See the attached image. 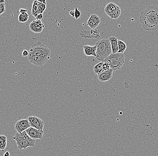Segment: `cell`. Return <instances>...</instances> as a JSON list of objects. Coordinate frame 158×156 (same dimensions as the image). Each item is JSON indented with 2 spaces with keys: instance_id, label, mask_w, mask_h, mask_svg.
<instances>
[{
  "instance_id": "6da1fadb",
  "label": "cell",
  "mask_w": 158,
  "mask_h": 156,
  "mask_svg": "<svg viewBox=\"0 0 158 156\" xmlns=\"http://www.w3.org/2000/svg\"><path fill=\"white\" fill-rule=\"evenodd\" d=\"M51 56V50L41 42L32 45L27 57L28 61L35 66H43Z\"/></svg>"
},
{
  "instance_id": "7a4b0ae2",
  "label": "cell",
  "mask_w": 158,
  "mask_h": 156,
  "mask_svg": "<svg viewBox=\"0 0 158 156\" xmlns=\"http://www.w3.org/2000/svg\"><path fill=\"white\" fill-rule=\"evenodd\" d=\"M141 26L146 30L152 31L158 28V8L149 6L141 12L140 17Z\"/></svg>"
},
{
  "instance_id": "3957f363",
  "label": "cell",
  "mask_w": 158,
  "mask_h": 156,
  "mask_svg": "<svg viewBox=\"0 0 158 156\" xmlns=\"http://www.w3.org/2000/svg\"><path fill=\"white\" fill-rule=\"evenodd\" d=\"M96 46L97 47L96 58L101 62H104L112 54L111 44L109 39H103L98 41L96 44Z\"/></svg>"
},
{
  "instance_id": "277c9868",
  "label": "cell",
  "mask_w": 158,
  "mask_h": 156,
  "mask_svg": "<svg viewBox=\"0 0 158 156\" xmlns=\"http://www.w3.org/2000/svg\"><path fill=\"white\" fill-rule=\"evenodd\" d=\"M13 139L15 141L19 150L26 149L29 147H34L36 145V140L31 138L26 131L16 133Z\"/></svg>"
},
{
  "instance_id": "5b68a950",
  "label": "cell",
  "mask_w": 158,
  "mask_h": 156,
  "mask_svg": "<svg viewBox=\"0 0 158 156\" xmlns=\"http://www.w3.org/2000/svg\"><path fill=\"white\" fill-rule=\"evenodd\" d=\"M104 62L108 63L113 71L118 70L125 64V56L123 54H112Z\"/></svg>"
},
{
  "instance_id": "8992f818",
  "label": "cell",
  "mask_w": 158,
  "mask_h": 156,
  "mask_svg": "<svg viewBox=\"0 0 158 156\" xmlns=\"http://www.w3.org/2000/svg\"><path fill=\"white\" fill-rule=\"evenodd\" d=\"M104 11L111 19H116L121 15V8L118 5L113 2L108 3L104 9Z\"/></svg>"
},
{
  "instance_id": "52a82bcc",
  "label": "cell",
  "mask_w": 158,
  "mask_h": 156,
  "mask_svg": "<svg viewBox=\"0 0 158 156\" xmlns=\"http://www.w3.org/2000/svg\"><path fill=\"white\" fill-rule=\"evenodd\" d=\"M27 119L30 123L31 127L43 131L45 123L42 119L36 116H29Z\"/></svg>"
},
{
  "instance_id": "ba28073f",
  "label": "cell",
  "mask_w": 158,
  "mask_h": 156,
  "mask_svg": "<svg viewBox=\"0 0 158 156\" xmlns=\"http://www.w3.org/2000/svg\"><path fill=\"white\" fill-rule=\"evenodd\" d=\"M30 127H31L30 123L27 119H23L18 121L15 124V129L18 133L26 131Z\"/></svg>"
},
{
  "instance_id": "9c48e42d",
  "label": "cell",
  "mask_w": 158,
  "mask_h": 156,
  "mask_svg": "<svg viewBox=\"0 0 158 156\" xmlns=\"http://www.w3.org/2000/svg\"><path fill=\"white\" fill-rule=\"evenodd\" d=\"M80 35L82 38L85 39L89 38H95L99 39L100 37L99 31L95 29H91L90 30L82 31L80 33Z\"/></svg>"
},
{
  "instance_id": "30bf717a",
  "label": "cell",
  "mask_w": 158,
  "mask_h": 156,
  "mask_svg": "<svg viewBox=\"0 0 158 156\" xmlns=\"http://www.w3.org/2000/svg\"><path fill=\"white\" fill-rule=\"evenodd\" d=\"M27 135L31 138L33 139H42L43 138L44 131L38 130L36 128L31 127L26 131Z\"/></svg>"
},
{
  "instance_id": "8fae6325",
  "label": "cell",
  "mask_w": 158,
  "mask_h": 156,
  "mask_svg": "<svg viewBox=\"0 0 158 156\" xmlns=\"http://www.w3.org/2000/svg\"><path fill=\"white\" fill-rule=\"evenodd\" d=\"M45 26L41 20H34L31 23L29 28L31 31L35 33H40L42 31Z\"/></svg>"
},
{
  "instance_id": "7c38bea8",
  "label": "cell",
  "mask_w": 158,
  "mask_h": 156,
  "mask_svg": "<svg viewBox=\"0 0 158 156\" xmlns=\"http://www.w3.org/2000/svg\"><path fill=\"white\" fill-rule=\"evenodd\" d=\"M101 23L100 18L96 14H92L87 21V25L91 29H95Z\"/></svg>"
},
{
  "instance_id": "4fadbf2b",
  "label": "cell",
  "mask_w": 158,
  "mask_h": 156,
  "mask_svg": "<svg viewBox=\"0 0 158 156\" xmlns=\"http://www.w3.org/2000/svg\"><path fill=\"white\" fill-rule=\"evenodd\" d=\"M113 72V70L111 68L109 70L104 72L100 74L97 75L99 80L103 82L109 81L112 78Z\"/></svg>"
},
{
  "instance_id": "5bb4252c",
  "label": "cell",
  "mask_w": 158,
  "mask_h": 156,
  "mask_svg": "<svg viewBox=\"0 0 158 156\" xmlns=\"http://www.w3.org/2000/svg\"><path fill=\"white\" fill-rule=\"evenodd\" d=\"M85 55L87 56L96 57L97 47L95 46H91L89 45H85L83 47Z\"/></svg>"
},
{
  "instance_id": "9a60e30c",
  "label": "cell",
  "mask_w": 158,
  "mask_h": 156,
  "mask_svg": "<svg viewBox=\"0 0 158 156\" xmlns=\"http://www.w3.org/2000/svg\"><path fill=\"white\" fill-rule=\"evenodd\" d=\"M109 39L111 44L112 54L118 53L119 51V49L118 40L117 38L115 36H111L109 38Z\"/></svg>"
},
{
  "instance_id": "2e32d148",
  "label": "cell",
  "mask_w": 158,
  "mask_h": 156,
  "mask_svg": "<svg viewBox=\"0 0 158 156\" xmlns=\"http://www.w3.org/2000/svg\"><path fill=\"white\" fill-rule=\"evenodd\" d=\"M31 14L35 18L38 15L40 14V9H39V2L37 0L34 1L31 9Z\"/></svg>"
},
{
  "instance_id": "e0dca14e",
  "label": "cell",
  "mask_w": 158,
  "mask_h": 156,
  "mask_svg": "<svg viewBox=\"0 0 158 156\" xmlns=\"http://www.w3.org/2000/svg\"><path fill=\"white\" fill-rule=\"evenodd\" d=\"M7 137L5 135H0V149L4 151L7 146Z\"/></svg>"
},
{
  "instance_id": "ac0fdd59",
  "label": "cell",
  "mask_w": 158,
  "mask_h": 156,
  "mask_svg": "<svg viewBox=\"0 0 158 156\" xmlns=\"http://www.w3.org/2000/svg\"><path fill=\"white\" fill-rule=\"evenodd\" d=\"M118 46L119 49L118 53H124L127 48V45L126 43L121 40H118Z\"/></svg>"
},
{
  "instance_id": "d6986e66",
  "label": "cell",
  "mask_w": 158,
  "mask_h": 156,
  "mask_svg": "<svg viewBox=\"0 0 158 156\" xmlns=\"http://www.w3.org/2000/svg\"><path fill=\"white\" fill-rule=\"evenodd\" d=\"M103 64V62H101L99 63V64H97L96 65H95L94 68H93V70H94L95 74L97 75L100 74Z\"/></svg>"
},
{
  "instance_id": "ffe728a7",
  "label": "cell",
  "mask_w": 158,
  "mask_h": 156,
  "mask_svg": "<svg viewBox=\"0 0 158 156\" xmlns=\"http://www.w3.org/2000/svg\"><path fill=\"white\" fill-rule=\"evenodd\" d=\"M39 2V9H40V14H43L46 9V5L43 3H41L38 1Z\"/></svg>"
},
{
  "instance_id": "44dd1931",
  "label": "cell",
  "mask_w": 158,
  "mask_h": 156,
  "mask_svg": "<svg viewBox=\"0 0 158 156\" xmlns=\"http://www.w3.org/2000/svg\"><path fill=\"white\" fill-rule=\"evenodd\" d=\"M111 69V68H110V65H109L108 63H107V62H104L103 68H102V70L101 71V74H102L104 72L109 70V69Z\"/></svg>"
},
{
  "instance_id": "7402d4cb",
  "label": "cell",
  "mask_w": 158,
  "mask_h": 156,
  "mask_svg": "<svg viewBox=\"0 0 158 156\" xmlns=\"http://www.w3.org/2000/svg\"><path fill=\"white\" fill-rule=\"evenodd\" d=\"M29 19L24 16L23 15L20 14L19 16V21L20 23H25Z\"/></svg>"
},
{
  "instance_id": "603a6c76",
  "label": "cell",
  "mask_w": 158,
  "mask_h": 156,
  "mask_svg": "<svg viewBox=\"0 0 158 156\" xmlns=\"http://www.w3.org/2000/svg\"><path fill=\"white\" fill-rule=\"evenodd\" d=\"M75 18L76 19H78L80 18L81 16V13L79 9L77 8V7H75Z\"/></svg>"
},
{
  "instance_id": "cb8c5ba5",
  "label": "cell",
  "mask_w": 158,
  "mask_h": 156,
  "mask_svg": "<svg viewBox=\"0 0 158 156\" xmlns=\"http://www.w3.org/2000/svg\"><path fill=\"white\" fill-rule=\"evenodd\" d=\"M5 12V5L4 3L0 4V15H1Z\"/></svg>"
},
{
  "instance_id": "d4e9b609",
  "label": "cell",
  "mask_w": 158,
  "mask_h": 156,
  "mask_svg": "<svg viewBox=\"0 0 158 156\" xmlns=\"http://www.w3.org/2000/svg\"><path fill=\"white\" fill-rule=\"evenodd\" d=\"M21 54L23 57H28V55H29V52H27L26 50H24L23 52L21 53Z\"/></svg>"
},
{
  "instance_id": "484cf974",
  "label": "cell",
  "mask_w": 158,
  "mask_h": 156,
  "mask_svg": "<svg viewBox=\"0 0 158 156\" xmlns=\"http://www.w3.org/2000/svg\"><path fill=\"white\" fill-rule=\"evenodd\" d=\"M37 20H42L44 19V16L43 14H40L39 15H38L36 17Z\"/></svg>"
},
{
  "instance_id": "4316f807",
  "label": "cell",
  "mask_w": 158,
  "mask_h": 156,
  "mask_svg": "<svg viewBox=\"0 0 158 156\" xmlns=\"http://www.w3.org/2000/svg\"><path fill=\"white\" fill-rule=\"evenodd\" d=\"M27 9H20L19 10V12H20V14L23 15V14H25L27 13Z\"/></svg>"
},
{
  "instance_id": "83f0119b",
  "label": "cell",
  "mask_w": 158,
  "mask_h": 156,
  "mask_svg": "<svg viewBox=\"0 0 158 156\" xmlns=\"http://www.w3.org/2000/svg\"><path fill=\"white\" fill-rule=\"evenodd\" d=\"M70 15L72 17H75V11H70Z\"/></svg>"
},
{
  "instance_id": "f1b7e54d",
  "label": "cell",
  "mask_w": 158,
  "mask_h": 156,
  "mask_svg": "<svg viewBox=\"0 0 158 156\" xmlns=\"http://www.w3.org/2000/svg\"><path fill=\"white\" fill-rule=\"evenodd\" d=\"M10 156V153H9V152L7 151V152L4 154V156Z\"/></svg>"
},
{
  "instance_id": "f546056e",
  "label": "cell",
  "mask_w": 158,
  "mask_h": 156,
  "mask_svg": "<svg viewBox=\"0 0 158 156\" xmlns=\"http://www.w3.org/2000/svg\"><path fill=\"white\" fill-rule=\"evenodd\" d=\"M41 3H43L44 4H45V5H46V1L45 0H44V1H39Z\"/></svg>"
},
{
  "instance_id": "4dcf8cb0",
  "label": "cell",
  "mask_w": 158,
  "mask_h": 156,
  "mask_svg": "<svg viewBox=\"0 0 158 156\" xmlns=\"http://www.w3.org/2000/svg\"><path fill=\"white\" fill-rule=\"evenodd\" d=\"M5 2V0H0V4L4 3Z\"/></svg>"
}]
</instances>
